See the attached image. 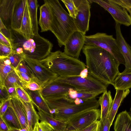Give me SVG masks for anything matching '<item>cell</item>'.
Wrapping results in <instances>:
<instances>
[{
  "label": "cell",
  "instance_id": "cell-1",
  "mask_svg": "<svg viewBox=\"0 0 131 131\" xmlns=\"http://www.w3.org/2000/svg\"><path fill=\"white\" fill-rule=\"evenodd\" d=\"M88 74L106 84L113 85L120 73V64L108 52L100 48L84 45L82 49Z\"/></svg>",
  "mask_w": 131,
  "mask_h": 131
},
{
  "label": "cell",
  "instance_id": "cell-2",
  "mask_svg": "<svg viewBox=\"0 0 131 131\" xmlns=\"http://www.w3.org/2000/svg\"><path fill=\"white\" fill-rule=\"evenodd\" d=\"M67 96L44 98L48 105L52 116L60 121L67 122L72 118L86 111L98 108L100 104L96 99L84 101L76 104L74 100Z\"/></svg>",
  "mask_w": 131,
  "mask_h": 131
},
{
  "label": "cell",
  "instance_id": "cell-3",
  "mask_svg": "<svg viewBox=\"0 0 131 131\" xmlns=\"http://www.w3.org/2000/svg\"><path fill=\"white\" fill-rule=\"evenodd\" d=\"M10 31L12 48H22L23 57L40 62L51 52L53 44L39 34H34L27 40L19 32L12 29Z\"/></svg>",
  "mask_w": 131,
  "mask_h": 131
},
{
  "label": "cell",
  "instance_id": "cell-4",
  "mask_svg": "<svg viewBox=\"0 0 131 131\" xmlns=\"http://www.w3.org/2000/svg\"><path fill=\"white\" fill-rule=\"evenodd\" d=\"M50 8L52 19L50 30L57 38L60 47L70 36L78 30L74 18L63 8L58 0H45Z\"/></svg>",
  "mask_w": 131,
  "mask_h": 131
},
{
  "label": "cell",
  "instance_id": "cell-5",
  "mask_svg": "<svg viewBox=\"0 0 131 131\" xmlns=\"http://www.w3.org/2000/svg\"><path fill=\"white\" fill-rule=\"evenodd\" d=\"M39 62L58 76L79 75L86 68L83 62L60 50L51 52L46 58Z\"/></svg>",
  "mask_w": 131,
  "mask_h": 131
},
{
  "label": "cell",
  "instance_id": "cell-6",
  "mask_svg": "<svg viewBox=\"0 0 131 131\" xmlns=\"http://www.w3.org/2000/svg\"><path fill=\"white\" fill-rule=\"evenodd\" d=\"M52 80L71 86L79 92L95 93L100 94L107 90L108 85L89 74L85 78H82L79 75L58 76Z\"/></svg>",
  "mask_w": 131,
  "mask_h": 131
},
{
  "label": "cell",
  "instance_id": "cell-7",
  "mask_svg": "<svg viewBox=\"0 0 131 131\" xmlns=\"http://www.w3.org/2000/svg\"><path fill=\"white\" fill-rule=\"evenodd\" d=\"M84 45L92 46L102 48L110 53L120 64L125 65L123 56L120 51L116 39L112 35L97 32L85 36Z\"/></svg>",
  "mask_w": 131,
  "mask_h": 131
},
{
  "label": "cell",
  "instance_id": "cell-8",
  "mask_svg": "<svg viewBox=\"0 0 131 131\" xmlns=\"http://www.w3.org/2000/svg\"><path fill=\"white\" fill-rule=\"evenodd\" d=\"M101 110L93 109L76 116L67 122L65 131H80L100 118Z\"/></svg>",
  "mask_w": 131,
  "mask_h": 131
},
{
  "label": "cell",
  "instance_id": "cell-9",
  "mask_svg": "<svg viewBox=\"0 0 131 131\" xmlns=\"http://www.w3.org/2000/svg\"><path fill=\"white\" fill-rule=\"evenodd\" d=\"M91 4L96 3L109 12L115 22L128 26L131 25V16L125 9L110 0H88Z\"/></svg>",
  "mask_w": 131,
  "mask_h": 131
},
{
  "label": "cell",
  "instance_id": "cell-10",
  "mask_svg": "<svg viewBox=\"0 0 131 131\" xmlns=\"http://www.w3.org/2000/svg\"><path fill=\"white\" fill-rule=\"evenodd\" d=\"M78 12L75 24L78 30L85 35L89 29L90 3L88 0H73Z\"/></svg>",
  "mask_w": 131,
  "mask_h": 131
},
{
  "label": "cell",
  "instance_id": "cell-11",
  "mask_svg": "<svg viewBox=\"0 0 131 131\" xmlns=\"http://www.w3.org/2000/svg\"><path fill=\"white\" fill-rule=\"evenodd\" d=\"M26 64L40 87L42 84L58 76L41 62L23 57Z\"/></svg>",
  "mask_w": 131,
  "mask_h": 131
},
{
  "label": "cell",
  "instance_id": "cell-12",
  "mask_svg": "<svg viewBox=\"0 0 131 131\" xmlns=\"http://www.w3.org/2000/svg\"><path fill=\"white\" fill-rule=\"evenodd\" d=\"M74 88L68 84L51 80L42 84L39 90L44 98L68 96L70 89Z\"/></svg>",
  "mask_w": 131,
  "mask_h": 131
},
{
  "label": "cell",
  "instance_id": "cell-13",
  "mask_svg": "<svg viewBox=\"0 0 131 131\" xmlns=\"http://www.w3.org/2000/svg\"><path fill=\"white\" fill-rule=\"evenodd\" d=\"M85 36L78 30L73 32L65 43L63 52L70 56L78 59L84 45Z\"/></svg>",
  "mask_w": 131,
  "mask_h": 131
},
{
  "label": "cell",
  "instance_id": "cell-14",
  "mask_svg": "<svg viewBox=\"0 0 131 131\" xmlns=\"http://www.w3.org/2000/svg\"><path fill=\"white\" fill-rule=\"evenodd\" d=\"M121 25L115 22L116 40L125 61V68L123 72H128L131 71V47L126 42L122 35Z\"/></svg>",
  "mask_w": 131,
  "mask_h": 131
},
{
  "label": "cell",
  "instance_id": "cell-15",
  "mask_svg": "<svg viewBox=\"0 0 131 131\" xmlns=\"http://www.w3.org/2000/svg\"><path fill=\"white\" fill-rule=\"evenodd\" d=\"M17 0H0V19L6 28L11 29L12 16Z\"/></svg>",
  "mask_w": 131,
  "mask_h": 131
},
{
  "label": "cell",
  "instance_id": "cell-16",
  "mask_svg": "<svg viewBox=\"0 0 131 131\" xmlns=\"http://www.w3.org/2000/svg\"><path fill=\"white\" fill-rule=\"evenodd\" d=\"M27 0H17L12 16L11 27L19 31L20 28Z\"/></svg>",
  "mask_w": 131,
  "mask_h": 131
},
{
  "label": "cell",
  "instance_id": "cell-17",
  "mask_svg": "<svg viewBox=\"0 0 131 131\" xmlns=\"http://www.w3.org/2000/svg\"><path fill=\"white\" fill-rule=\"evenodd\" d=\"M44 3L40 8L39 24L42 32L50 30L52 19L50 7L46 2L44 1Z\"/></svg>",
  "mask_w": 131,
  "mask_h": 131
},
{
  "label": "cell",
  "instance_id": "cell-18",
  "mask_svg": "<svg viewBox=\"0 0 131 131\" xmlns=\"http://www.w3.org/2000/svg\"><path fill=\"white\" fill-rule=\"evenodd\" d=\"M101 107L100 120L104 121L109 116L113 100L110 91H106L99 97L98 100Z\"/></svg>",
  "mask_w": 131,
  "mask_h": 131
},
{
  "label": "cell",
  "instance_id": "cell-19",
  "mask_svg": "<svg viewBox=\"0 0 131 131\" xmlns=\"http://www.w3.org/2000/svg\"><path fill=\"white\" fill-rule=\"evenodd\" d=\"M11 106L20 123L22 129L27 127L28 123L26 111L23 104L17 98L10 99Z\"/></svg>",
  "mask_w": 131,
  "mask_h": 131
},
{
  "label": "cell",
  "instance_id": "cell-20",
  "mask_svg": "<svg viewBox=\"0 0 131 131\" xmlns=\"http://www.w3.org/2000/svg\"><path fill=\"white\" fill-rule=\"evenodd\" d=\"M114 131H131V116L125 110L119 113L114 122Z\"/></svg>",
  "mask_w": 131,
  "mask_h": 131
},
{
  "label": "cell",
  "instance_id": "cell-21",
  "mask_svg": "<svg viewBox=\"0 0 131 131\" xmlns=\"http://www.w3.org/2000/svg\"><path fill=\"white\" fill-rule=\"evenodd\" d=\"M18 98L23 105L26 111L28 123L27 127L29 131H33L35 124L39 122V116L35 110L32 101L26 102Z\"/></svg>",
  "mask_w": 131,
  "mask_h": 131
},
{
  "label": "cell",
  "instance_id": "cell-22",
  "mask_svg": "<svg viewBox=\"0 0 131 131\" xmlns=\"http://www.w3.org/2000/svg\"><path fill=\"white\" fill-rule=\"evenodd\" d=\"M130 92L129 89L125 90H116L115 95L109 115V120L111 125L122 102Z\"/></svg>",
  "mask_w": 131,
  "mask_h": 131
},
{
  "label": "cell",
  "instance_id": "cell-23",
  "mask_svg": "<svg viewBox=\"0 0 131 131\" xmlns=\"http://www.w3.org/2000/svg\"><path fill=\"white\" fill-rule=\"evenodd\" d=\"M30 97L34 104L43 112L52 116L51 110L49 106L40 94L39 90L31 91L25 89Z\"/></svg>",
  "mask_w": 131,
  "mask_h": 131
},
{
  "label": "cell",
  "instance_id": "cell-24",
  "mask_svg": "<svg viewBox=\"0 0 131 131\" xmlns=\"http://www.w3.org/2000/svg\"><path fill=\"white\" fill-rule=\"evenodd\" d=\"M37 108L39 120L49 124L56 131H65L67 126L66 122L58 120L39 108Z\"/></svg>",
  "mask_w": 131,
  "mask_h": 131
},
{
  "label": "cell",
  "instance_id": "cell-25",
  "mask_svg": "<svg viewBox=\"0 0 131 131\" xmlns=\"http://www.w3.org/2000/svg\"><path fill=\"white\" fill-rule=\"evenodd\" d=\"M27 40L29 39L34 34L30 17L27 0L25 7L20 28L19 31Z\"/></svg>",
  "mask_w": 131,
  "mask_h": 131
},
{
  "label": "cell",
  "instance_id": "cell-26",
  "mask_svg": "<svg viewBox=\"0 0 131 131\" xmlns=\"http://www.w3.org/2000/svg\"><path fill=\"white\" fill-rule=\"evenodd\" d=\"M113 85L116 90H125L131 88V71L120 72L115 79Z\"/></svg>",
  "mask_w": 131,
  "mask_h": 131
},
{
  "label": "cell",
  "instance_id": "cell-27",
  "mask_svg": "<svg viewBox=\"0 0 131 131\" xmlns=\"http://www.w3.org/2000/svg\"><path fill=\"white\" fill-rule=\"evenodd\" d=\"M1 117L9 129H22L19 120L11 106Z\"/></svg>",
  "mask_w": 131,
  "mask_h": 131
},
{
  "label": "cell",
  "instance_id": "cell-28",
  "mask_svg": "<svg viewBox=\"0 0 131 131\" xmlns=\"http://www.w3.org/2000/svg\"><path fill=\"white\" fill-rule=\"evenodd\" d=\"M29 15L33 34H39L37 11L39 6L37 0H27Z\"/></svg>",
  "mask_w": 131,
  "mask_h": 131
},
{
  "label": "cell",
  "instance_id": "cell-29",
  "mask_svg": "<svg viewBox=\"0 0 131 131\" xmlns=\"http://www.w3.org/2000/svg\"><path fill=\"white\" fill-rule=\"evenodd\" d=\"M27 84L21 80L14 70L8 75L5 80L4 85L6 87L16 88L21 86L25 88Z\"/></svg>",
  "mask_w": 131,
  "mask_h": 131
},
{
  "label": "cell",
  "instance_id": "cell-30",
  "mask_svg": "<svg viewBox=\"0 0 131 131\" xmlns=\"http://www.w3.org/2000/svg\"><path fill=\"white\" fill-rule=\"evenodd\" d=\"M100 94L98 93H82L78 92L73 89H70L67 97L69 98L75 100L76 98L82 100L84 101L96 99V97Z\"/></svg>",
  "mask_w": 131,
  "mask_h": 131
},
{
  "label": "cell",
  "instance_id": "cell-31",
  "mask_svg": "<svg viewBox=\"0 0 131 131\" xmlns=\"http://www.w3.org/2000/svg\"><path fill=\"white\" fill-rule=\"evenodd\" d=\"M15 69L11 65H5L0 59V85H4L5 80L8 74Z\"/></svg>",
  "mask_w": 131,
  "mask_h": 131
},
{
  "label": "cell",
  "instance_id": "cell-32",
  "mask_svg": "<svg viewBox=\"0 0 131 131\" xmlns=\"http://www.w3.org/2000/svg\"><path fill=\"white\" fill-rule=\"evenodd\" d=\"M68 9L69 14L75 18L77 13V10L73 0H61Z\"/></svg>",
  "mask_w": 131,
  "mask_h": 131
},
{
  "label": "cell",
  "instance_id": "cell-33",
  "mask_svg": "<svg viewBox=\"0 0 131 131\" xmlns=\"http://www.w3.org/2000/svg\"><path fill=\"white\" fill-rule=\"evenodd\" d=\"M18 98L26 102H30L32 100L29 94L24 88L21 86L16 88Z\"/></svg>",
  "mask_w": 131,
  "mask_h": 131
},
{
  "label": "cell",
  "instance_id": "cell-34",
  "mask_svg": "<svg viewBox=\"0 0 131 131\" xmlns=\"http://www.w3.org/2000/svg\"><path fill=\"white\" fill-rule=\"evenodd\" d=\"M8 57L11 62V66L15 69H16L21 62L24 59L22 56L14 52V51Z\"/></svg>",
  "mask_w": 131,
  "mask_h": 131
},
{
  "label": "cell",
  "instance_id": "cell-35",
  "mask_svg": "<svg viewBox=\"0 0 131 131\" xmlns=\"http://www.w3.org/2000/svg\"><path fill=\"white\" fill-rule=\"evenodd\" d=\"M16 69L27 74L32 79V80L35 81V77L27 66L24 59L21 62Z\"/></svg>",
  "mask_w": 131,
  "mask_h": 131
},
{
  "label": "cell",
  "instance_id": "cell-36",
  "mask_svg": "<svg viewBox=\"0 0 131 131\" xmlns=\"http://www.w3.org/2000/svg\"><path fill=\"white\" fill-rule=\"evenodd\" d=\"M112 125L110 122L109 116L104 121H99L97 131H109Z\"/></svg>",
  "mask_w": 131,
  "mask_h": 131
},
{
  "label": "cell",
  "instance_id": "cell-37",
  "mask_svg": "<svg viewBox=\"0 0 131 131\" xmlns=\"http://www.w3.org/2000/svg\"><path fill=\"white\" fill-rule=\"evenodd\" d=\"M13 51L12 47L0 43V58L8 57Z\"/></svg>",
  "mask_w": 131,
  "mask_h": 131
},
{
  "label": "cell",
  "instance_id": "cell-38",
  "mask_svg": "<svg viewBox=\"0 0 131 131\" xmlns=\"http://www.w3.org/2000/svg\"><path fill=\"white\" fill-rule=\"evenodd\" d=\"M127 10L131 8V0H110Z\"/></svg>",
  "mask_w": 131,
  "mask_h": 131
},
{
  "label": "cell",
  "instance_id": "cell-39",
  "mask_svg": "<svg viewBox=\"0 0 131 131\" xmlns=\"http://www.w3.org/2000/svg\"><path fill=\"white\" fill-rule=\"evenodd\" d=\"M10 99L0 101V116L2 117L8 107L11 106Z\"/></svg>",
  "mask_w": 131,
  "mask_h": 131
},
{
  "label": "cell",
  "instance_id": "cell-40",
  "mask_svg": "<svg viewBox=\"0 0 131 131\" xmlns=\"http://www.w3.org/2000/svg\"><path fill=\"white\" fill-rule=\"evenodd\" d=\"M25 89L29 90L31 91L40 90L41 87L37 82L32 80L29 83H27L25 86Z\"/></svg>",
  "mask_w": 131,
  "mask_h": 131
},
{
  "label": "cell",
  "instance_id": "cell-41",
  "mask_svg": "<svg viewBox=\"0 0 131 131\" xmlns=\"http://www.w3.org/2000/svg\"><path fill=\"white\" fill-rule=\"evenodd\" d=\"M15 71L20 79L24 83H29L32 80V79L27 74L21 72L16 69H15Z\"/></svg>",
  "mask_w": 131,
  "mask_h": 131
},
{
  "label": "cell",
  "instance_id": "cell-42",
  "mask_svg": "<svg viewBox=\"0 0 131 131\" xmlns=\"http://www.w3.org/2000/svg\"><path fill=\"white\" fill-rule=\"evenodd\" d=\"M0 100H5L9 98L6 88L4 85H0Z\"/></svg>",
  "mask_w": 131,
  "mask_h": 131
},
{
  "label": "cell",
  "instance_id": "cell-43",
  "mask_svg": "<svg viewBox=\"0 0 131 131\" xmlns=\"http://www.w3.org/2000/svg\"><path fill=\"white\" fill-rule=\"evenodd\" d=\"M99 121H97L80 131H97Z\"/></svg>",
  "mask_w": 131,
  "mask_h": 131
},
{
  "label": "cell",
  "instance_id": "cell-44",
  "mask_svg": "<svg viewBox=\"0 0 131 131\" xmlns=\"http://www.w3.org/2000/svg\"><path fill=\"white\" fill-rule=\"evenodd\" d=\"M42 131H56L48 123L41 121L39 123Z\"/></svg>",
  "mask_w": 131,
  "mask_h": 131
},
{
  "label": "cell",
  "instance_id": "cell-45",
  "mask_svg": "<svg viewBox=\"0 0 131 131\" xmlns=\"http://www.w3.org/2000/svg\"><path fill=\"white\" fill-rule=\"evenodd\" d=\"M0 43L12 47L10 41L1 32H0Z\"/></svg>",
  "mask_w": 131,
  "mask_h": 131
},
{
  "label": "cell",
  "instance_id": "cell-46",
  "mask_svg": "<svg viewBox=\"0 0 131 131\" xmlns=\"http://www.w3.org/2000/svg\"><path fill=\"white\" fill-rule=\"evenodd\" d=\"M6 87L9 98H11L17 97L16 88L14 87Z\"/></svg>",
  "mask_w": 131,
  "mask_h": 131
},
{
  "label": "cell",
  "instance_id": "cell-47",
  "mask_svg": "<svg viewBox=\"0 0 131 131\" xmlns=\"http://www.w3.org/2000/svg\"><path fill=\"white\" fill-rule=\"evenodd\" d=\"M0 32L2 33L8 39L11 41V34L10 29L7 28L6 27L0 29Z\"/></svg>",
  "mask_w": 131,
  "mask_h": 131
},
{
  "label": "cell",
  "instance_id": "cell-48",
  "mask_svg": "<svg viewBox=\"0 0 131 131\" xmlns=\"http://www.w3.org/2000/svg\"><path fill=\"white\" fill-rule=\"evenodd\" d=\"M9 128L1 117H0V131H8Z\"/></svg>",
  "mask_w": 131,
  "mask_h": 131
},
{
  "label": "cell",
  "instance_id": "cell-49",
  "mask_svg": "<svg viewBox=\"0 0 131 131\" xmlns=\"http://www.w3.org/2000/svg\"><path fill=\"white\" fill-rule=\"evenodd\" d=\"M88 74V69L86 68L81 71L79 76L82 78H85L87 77Z\"/></svg>",
  "mask_w": 131,
  "mask_h": 131
},
{
  "label": "cell",
  "instance_id": "cell-50",
  "mask_svg": "<svg viewBox=\"0 0 131 131\" xmlns=\"http://www.w3.org/2000/svg\"><path fill=\"white\" fill-rule=\"evenodd\" d=\"M2 59L4 64L6 65H11V62L8 57L3 58H0Z\"/></svg>",
  "mask_w": 131,
  "mask_h": 131
},
{
  "label": "cell",
  "instance_id": "cell-51",
  "mask_svg": "<svg viewBox=\"0 0 131 131\" xmlns=\"http://www.w3.org/2000/svg\"><path fill=\"white\" fill-rule=\"evenodd\" d=\"M33 131H42L39 123H36Z\"/></svg>",
  "mask_w": 131,
  "mask_h": 131
},
{
  "label": "cell",
  "instance_id": "cell-52",
  "mask_svg": "<svg viewBox=\"0 0 131 131\" xmlns=\"http://www.w3.org/2000/svg\"><path fill=\"white\" fill-rule=\"evenodd\" d=\"M8 131H29L27 127L23 129H17L15 128H9Z\"/></svg>",
  "mask_w": 131,
  "mask_h": 131
},
{
  "label": "cell",
  "instance_id": "cell-53",
  "mask_svg": "<svg viewBox=\"0 0 131 131\" xmlns=\"http://www.w3.org/2000/svg\"><path fill=\"white\" fill-rule=\"evenodd\" d=\"M129 13L130 15L131 16V8L127 10Z\"/></svg>",
  "mask_w": 131,
  "mask_h": 131
},
{
  "label": "cell",
  "instance_id": "cell-54",
  "mask_svg": "<svg viewBox=\"0 0 131 131\" xmlns=\"http://www.w3.org/2000/svg\"><path fill=\"white\" fill-rule=\"evenodd\" d=\"M130 114L131 116V107L130 109Z\"/></svg>",
  "mask_w": 131,
  "mask_h": 131
}]
</instances>
